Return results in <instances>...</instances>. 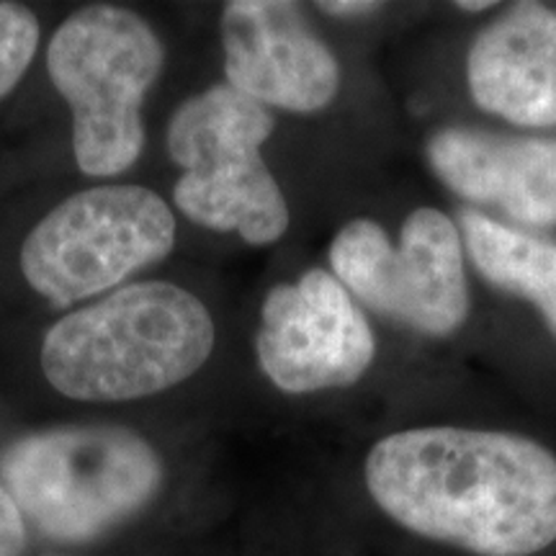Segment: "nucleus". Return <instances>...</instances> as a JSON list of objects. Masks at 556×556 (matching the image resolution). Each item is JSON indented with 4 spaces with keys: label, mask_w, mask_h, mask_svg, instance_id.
Returning a JSON list of instances; mask_svg holds the SVG:
<instances>
[{
    "label": "nucleus",
    "mask_w": 556,
    "mask_h": 556,
    "mask_svg": "<svg viewBox=\"0 0 556 556\" xmlns=\"http://www.w3.org/2000/svg\"><path fill=\"white\" fill-rule=\"evenodd\" d=\"M361 490L422 556H556V451L513 430L417 426L381 435Z\"/></svg>",
    "instance_id": "f257e3e1"
},
{
    "label": "nucleus",
    "mask_w": 556,
    "mask_h": 556,
    "mask_svg": "<svg viewBox=\"0 0 556 556\" xmlns=\"http://www.w3.org/2000/svg\"><path fill=\"white\" fill-rule=\"evenodd\" d=\"M212 351L214 323L201 299L142 281L52 325L41 371L65 397L127 402L193 377Z\"/></svg>",
    "instance_id": "f03ea898"
},
{
    "label": "nucleus",
    "mask_w": 556,
    "mask_h": 556,
    "mask_svg": "<svg viewBox=\"0 0 556 556\" xmlns=\"http://www.w3.org/2000/svg\"><path fill=\"white\" fill-rule=\"evenodd\" d=\"M163 464L135 430L73 426L31 433L0 456V484L54 541H90L155 497Z\"/></svg>",
    "instance_id": "7ed1b4c3"
},
{
    "label": "nucleus",
    "mask_w": 556,
    "mask_h": 556,
    "mask_svg": "<svg viewBox=\"0 0 556 556\" xmlns=\"http://www.w3.org/2000/svg\"><path fill=\"white\" fill-rule=\"evenodd\" d=\"M165 52L137 13L88 5L67 16L47 50L54 88L73 111L75 163L88 176H119L142 155V101Z\"/></svg>",
    "instance_id": "20e7f679"
},
{
    "label": "nucleus",
    "mask_w": 556,
    "mask_h": 556,
    "mask_svg": "<svg viewBox=\"0 0 556 556\" xmlns=\"http://www.w3.org/2000/svg\"><path fill=\"white\" fill-rule=\"evenodd\" d=\"M274 114L232 86L191 96L173 114L168 152L180 168L176 206L193 225L238 232L248 245H270L289 229V206L261 144Z\"/></svg>",
    "instance_id": "39448f33"
},
{
    "label": "nucleus",
    "mask_w": 556,
    "mask_h": 556,
    "mask_svg": "<svg viewBox=\"0 0 556 556\" xmlns=\"http://www.w3.org/2000/svg\"><path fill=\"white\" fill-rule=\"evenodd\" d=\"M176 245V217L142 186H99L54 206L21 248V270L54 307L119 287Z\"/></svg>",
    "instance_id": "423d86ee"
},
{
    "label": "nucleus",
    "mask_w": 556,
    "mask_h": 556,
    "mask_svg": "<svg viewBox=\"0 0 556 556\" xmlns=\"http://www.w3.org/2000/svg\"><path fill=\"white\" fill-rule=\"evenodd\" d=\"M330 266L348 294L422 336H454L469 317L462 232L441 208L407 214L397 242L374 219L348 222L330 245Z\"/></svg>",
    "instance_id": "0eeeda50"
},
{
    "label": "nucleus",
    "mask_w": 556,
    "mask_h": 556,
    "mask_svg": "<svg viewBox=\"0 0 556 556\" xmlns=\"http://www.w3.org/2000/svg\"><path fill=\"white\" fill-rule=\"evenodd\" d=\"M255 353L281 392L309 394L356 384L377 358V338L343 283L312 268L263 299Z\"/></svg>",
    "instance_id": "6e6552de"
},
{
    "label": "nucleus",
    "mask_w": 556,
    "mask_h": 556,
    "mask_svg": "<svg viewBox=\"0 0 556 556\" xmlns=\"http://www.w3.org/2000/svg\"><path fill=\"white\" fill-rule=\"evenodd\" d=\"M227 86L248 99L315 114L336 101V54L287 0H229L222 11Z\"/></svg>",
    "instance_id": "1a4fd4ad"
},
{
    "label": "nucleus",
    "mask_w": 556,
    "mask_h": 556,
    "mask_svg": "<svg viewBox=\"0 0 556 556\" xmlns=\"http://www.w3.org/2000/svg\"><path fill=\"white\" fill-rule=\"evenodd\" d=\"M428 163L462 199L520 225L556 227V137L446 127L428 139Z\"/></svg>",
    "instance_id": "9d476101"
},
{
    "label": "nucleus",
    "mask_w": 556,
    "mask_h": 556,
    "mask_svg": "<svg viewBox=\"0 0 556 556\" xmlns=\"http://www.w3.org/2000/svg\"><path fill=\"white\" fill-rule=\"evenodd\" d=\"M471 101L486 114L526 129L556 127V9L507 5L471 41Z\"/></svg>",
    "instance_id": "9b49d317"
},
{
    "label": "nucleus",
    "mask_w": 556,
    "mask_h": 556,
    "mask_svg": "<svg viewBox=\"0 0 556 556\" xmlns=\"http://www.w3.org/2000/svg\"><path fill=\"white\" fill-rule=\"evenodd\" d=\"M464 253L484 281L526 299L556 338V242L520 232L475 208L458 212Z\"/></svg>",
    "instance_id": "f8f14e48"
},
{
    "label": "nucleus",
    "mask_w": 556,
    "mask_h": 556,
    "mask_svg": "<svg viewBox=\"0 0 556 556\" xmlns=\"http://www.w3.org/2000/svg\"><path fill=\"white\" fill-rule=\"evenodd\" d=\"M39 45V21L26 5L0 3V99L24 78Z\"/></svg>",
    "instance_id": "ddd939ff"
},
{
    "label": "nucleus",
    "mask_w": 556,
    "mask_h": 556,
    "mask_svg": "<svg viewBox=\"0 0 556 556\" xmlns=\"http://www.w3.org/2000/svg\"><path fill=\"white\" fill-rule=\"evenodd\" d=\"M26 544V520L9 490L0 484V556H21Z\"/></svg>",
    "instance_id": "4468645a"
},
{
    "label": "nucleus",
    "mask_w": 556,
    "mask_h": 556,
    "mask_svg": "<svg viewBox=\"0 0 556 556\" xmlns=\"http://www.w3.org/2000/svg\"><path fill=\"white\" fill-rule=\"evenodd\" d=\"M319 11L330 13V16L340 18H356V16H368V13L379 11V3H368V0H325V3H317Z\"/></svg>",
    "instance_id": "2eb2a0df"
},
{
    "label": "nucleus",
    "mask_w": 556,
    "mask_h": 556,
    "mask_svg": "<svg viewBox=\"0 0 556 556\" xmlns=\"http://www.w3.org/2000/svg\"><path fill=\"white\" fill-rule=\"evenodd\" d=\"M492 5H495V3H492V0H469V3H467V0H458L456 9L458 11H467V13H479V11L492 9Z\"/></svg>",
    "instance_id": "dca6fc26"
}]
</instances>
